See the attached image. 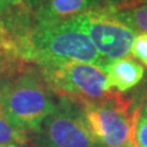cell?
Here are the masks:
<instances>
[{
	"instance_id": "4",
	"label": "cell",
	"mask_w": 147,
	"mask_h": 147,
	"mask_svg": "<svg viewBox=\"0 0 147 147\" xmlns=\"http://www.w3.org/2000/svg\"><path fill=\"white\" fill-rule=\"evenodd\" d=\"M38 69L45 84L57 97L100 100L115 92L108 87L104 71L93 64L63 61L38 66Z\"/></svg>"
},
{
	"instance_id": "6",
	"label": "cell",
	"mask_w": 147,
	"mask_h": 147,
	"mask_svg": "<svg viewBox=\"0 0 147 147\" xmlns=\"http://www.w3.org/2000/svg\"><path fill=\"white\" fill-rule=\"evenodd\" d=\"M74 20L105 60H117L131 53L136 32L117 15L113 4L82 13Z\"/></svg>"
},
{
	"instance_id": "2",
	"label": "cell",
	"mask_w": 147,
	"mask_h": 147,
	"mask_svg": "<svg viewBox=\"0 0 147 147\" xmlns=\"http://www.w3.org/2000/svg\"><path fill=\"white\" fill-rule=\"evenodd\" d=\"M24 61L36 66L63 61L93 64L104 70L108 60L99 54L90 37L76 21L38 22L32 28L24 49Z\"/></svg>"
},
{
	"instance_id": "11",
	"label": "cell",
	"mask_w": 147,
	"mask_h": 147,
	"mask_svg": "<svg viewBox=\"0 0 147 147\" xmlns=\"http://www.w3.org/2000/svg\"><path fill=\"white\" fill-rule=\"evenodd\" d=\"M131 140L137 147H147V102L137 107V117Z\"/></svg>"
},
{
	"instance_id": "9",
	"label": "cell",
	"mask_w": 147,
	"mask_h": 147,
	"mask_svg": "<svg viewBox=\"0 0 147 147\" xmlns=\"http://www.w3.org/2000/svg\"><path fill=\"white\" fill-rule=\"evenodd\" d=\"M0 145H22L28 144V134L7 120L0 108Z\"/></svg>"
},
{
	"instance_id": "12",
	"label": "cell",
	"mask_w": 147,
	"mask_h": 147,
	"mask_svg": "<svg viewBox=\"0 0 147 147\" xmlns=\"http://www.w3.org/2000/svg\"><path fill=\"white\" fill-rule=\"evenodd\" d=\"M131 54L135 59L147 66V33L140 32L135 36L131 45Z\"/></svg>"
},
{
	"instance_id": "7",
	"label": "cell",
	"mask_w": 147,
	"mask_h": 147,
	"mask_svg": "<svg viewBox=\"0 0 147 147\" xmlns=\"http://www.w3.org/2000/svg\"><path fill=\"white\" fill-rule=\"evenodd\" d=\"M109 4V0H37L33 12L38 22L66 21Z\"/></svg>"
},
{
	"instance_id": "14",
	"label": "cell",
	"mask_w": 147,
	"mask_h": 147,
	"mask_svg": "<svg viewBox=\"0 0 147 147\" xmlns=\"http://www.w3.org/2000/svg\"><path fill=\"white\" fill-rule=\"evenodd\" d=\"M142 4H147V0H118L117 3L113 4L114 11H123L127 10V9H132L135 6L142 5Z\"/></svg>"
},
{
	"instance_id": "13",
	"label": "cell",
	"mask_w": 147,
	"mask_h": 147,
	"mask_svg": "<svg viewBox=\"0 0 147 147\" xmlns=\"http://www.w3.org/2000/svg\"><path fill=\"white\" fill-rule=\"evenodd\" d=\"M37 0H0V12H4L9 9H13L17 6L30 5L34 9Z\"/></svg>"
},
{
	"instance_id": "17",
	"label": "cell",
	"mask_w": 147,
	"mask_h": 147,
	"mask_svg": "<svg viewBox=\"0 0 147 147\" xmlns=\"http://www.w3.org/2000/svg\"><path fill=\"white\" fill-rule=\"evenodd\" d=\"M109 1H112V3L114 4V3H117V1H118V0H109Z\"/></svg>"
},
{
	"instance_id": "3",
	"label": "cell",
	"mask_w": 147,
	"mask_h": 147,
	"mask_svg": "<svg viewBox=\"0 0 147 147\" xmlns=\"http://www.w3.org/2000/svg\"><path fill=\"white\" fill-rule=\"evenodd\" d=\"M31 147H103L87 124L80 100L58 97L57 107L28 134Z\"/></svg>"
},
{
	"instance_id": "18",
	"label": "cell",
	"mask_w": 147,
	"mask_h": 147,
	"mask_svg": "<svg viewBox=\"0 0 147 147\" xmlns=\"http://www.w3.org/2000/svg\"><path fill=\"white\" fill-rule=\"evenodd\" d=\"M146 102H147V99H146Z\"/></svg>"
},
{
	"instance_id": "16",
	"label": "cell",
	"mask_w": 147,
	"mask_h": 147,
	"mask_svg": "<svg viewBox=\"0 0 147 147\" xmlns=\"http://www.w3.org/2000/svg\"><path fill=\"white\" fill-rule=\"evenodd\" d=\"M0 147H27L22 145H0Z\"/></svg>"
},
{
	"instance_id": "10",
	"label": "cell",
	"mask_w": 147,
	"mask_h": 147,
	"mask_svg": "<svg viewBox=\"0 0 147 147\" xmlns=\"http://www.w3.org/2000/svg\"><path fill=\"white\" fill-rule=\"evenodd\" d=\"M117 15L135 32L139 31L147 33V4H142V5L127 9V10L118 11Z\"/></svg>"
},
{
	"instance_id": "1",
	"label": "cell",
	"mask_w": 147,
	"mask_h": 147,
	"mask_svg": "<svg viewBox=\"0 0 147 147\" xmlns=\"http://www.w3.org/2000/svg\"><path fill=\"white\" fill-rule=\"evenodd\" d=\"M55 97L38 66L0 63V108L12 125L34 131L57 107Z\"/></svg>"
},
{
	"instance_id": "15",
	"label": "cell",
	"mask_w": 147,
	"mask_h": 147,
	"mask_svg": "<svg viewBox=\"0 0 147 147\" xmlns=\"http://www.w3.org/2000/svg\"><path fill=\"white\" fill-rule=\"evenodd\" d=\"M124 147H137V146L135 145V142H134V141H132V140H130V141H129L127 144H126L125 146H124Z\"/></svg>"
},
{
	"instance_id": "8",
	"label": "cell",
	"mask_w": 147,
	"mask_h": 147,
	"mask_svg": "<svg viewBox=\"0 0 147 147\" xmlns=\"http://www.w3.org/2000/svg\"><path fill=\"white\" fill-rule=\"evenodd\" d=\"M103 71L107 77L108 87L119 93L132 90L145 76V67L132 58L126 57L109 61Z\"/></svg>"
},
{
	"instance_id": "5",
	"label": "cell",
	"mask_w": 147,
	"mask_h": 147,
	"mask_svg": "<svg viewBox=\"0 0 147 147\" xmlns=\"http://www.w3.org/2000/svg\"><path fill=\"white\" fill-rule=\"evenodd\" d=\"M92 134L103 147H124L132 139L137 107L119 92L100 100H80Z\"/></svg>"
}]
</instances>
